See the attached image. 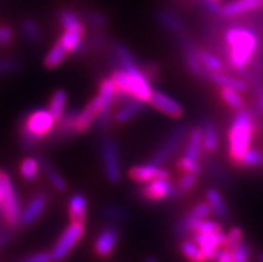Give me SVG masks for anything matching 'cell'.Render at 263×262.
<instances>
[{"label":"cell","mask_w":263,"mask_h":262,"mask_svg":"<svg viewBox=\"0 0 263 262\" xmlns=\"http://www.w3.org/2000/svg\"><path fill=\"white\" fill-rule=\"evenodd\" d=\"M0 190H2V199H0V218L4 225L16 229L20 225V201L16 194L12 179L6 171H0Z\"/></svg>","instance_id":"5"},{"label":"cell","mask_w":263,"mask_h":262,"mask_svg":"<svg viewBox=\"0 0 263 262\" xmlns=\"http://www.w3.org/2000/svg\"><path fill=\"white\" fill-rule=\"evenodd\" d=\"M144 74L147 75V78L150 80H154L155 78H157L158 75V67L154 66V64H150V66H147L146 68H144Z\"/></svg>","instance_id":"51"},{"label":"cell","mask_w":263,"mask_h":262,"mask_svg":"<svg viewBox=\"0 0 263 262\" xmlns=\"http://www.w3.org/2000/svg\"><path fill=\"white\" fill-rule=\"evenodd\" d=\"M189 133L190 131H189L187 125H180V126L175 127L170 133V135L167 136L163 143L160 145L159 149L154 153L151 162L160 165V166L164 165L179 150L182 143L186 139V136H189Z\"/></svg>","instance_id":"9"},{"label":"cell","mask_w":263,"mask_h":262,"mask_svg":"<svg viewBox=\"0 0 263 262\" xmlns=\"http://www.w3.org/2000/svg\"><path fill=\"white\" fill-rule=\"evenodd\" d=\"M84 234V225L80 222H71V225H68L66 228L62 236L59 237L58 242L53 246L52 254L53 261L60 262L63 261L68 254L71 253V250L78 245L82 237Z\"/></svg>","instance_id":"8"},{"label":"cell","mask_w":263,"mask_h":262,"mask_svg":"<svg viewBox=\"0 0 263 262\" xmlns=\"http://www.w3.org/2000/svg\"><path fill=\"white\" fill-rule=\"evenodd\" d=\"M203 150V131H202V127H194L189 133V141H187V146L183 155L178 161V169H180L184 173L198 176L202 171L199 158Z\"/></svg>","instance_id":"6"},{"label":"cell","mask_w":263,"mask_h":262,"mask_svg":"<svg viewBox=\"0 0 263 262\" xmlns=\"http://www.w3.org/2000/svg\"><path fill=\"white\" fill-rule=\"evenodd\" d=\"M140 196L146 201H163V199H177L180 197L177 186H174L168 178L154 179L143 183L140 187Z\"/></svg>","instance_id":"10"},{"label":"cell","mask_w":263,"mask_h":262,"mask_svg":"<svg viewBox=\"0 0 263 262\" xmlns=\"http://www.w3.org/2000/svg\"><path fill=\"white\" fill-rule=\"evenodd\" d=\"M200 3H202V6L209 12L213 13V15H220V11H222V6L223 4H220L217 0H200Z\"/></svg>","instance_id":"47"},{"label":"cell","mask_w":263,"mask_h":262,"mask_svg":"<svg viewBox=\"0 0 263 262\" xmlns=\"http://www.w3.org/2000/svg\"><path fill=\"white\" fill-rule=\"evenodd\" d=\"M100 155L103 163L104 176L107 181L112 185L120 182L122 178V166H120V155L117 142L110 136H103L100 141Z\"/></svg>","instance_id":"7"},{"label":"cell","mask_w":263,"mask_h":262,"mask_svg":"<svg viewBox=\"0 0 263 262\" xmlns=\"http://www.w3.org/2000/svg\"><path fill=\"white\" fill-rule=\"evenodd\" d=\"M217 262H234L233 261V257H231V252L227 249L223 250H219L217 256Z\"/></svg>","instance_id":"50"},{"label":"cell","mask_w":263,"mask_h":262,"mask_svg":"<svg viewBox=\"0 0 263 262\" xmlns=\"http://www.w3.org/2000/svg\"><path fill=\"white\" fill-rule=\"evenodd\" d=\"M23 63L17 58H0V75H10L22 70Z\"/></svg>","instance_id":"39"},{"label":"cell","mask_w":263,"mask_h":262,"mask_svg":"<svg viewBox=\"0 0 263 262\" xmlns=\"http://www.w3.org/2000/svg\"><path fill=\"white\" fill-rule=\"evenodd\" d=\"M78 110H68L64 111L63 116L59 120H57V125L53 127L51 136L52 139H66L70 138L73 134L77 133V118H78Z\"/></svg>","instance_id":"17"},{"label":"cell","mask_w":263,"mask_h":262,"mask_svg":"<svg viewBox=\"0 0 263 262\" xmlns=\"http://www.w3.org/2000/svg\"><path fill=\"white\" fill-rule=\"evenodd\" d=\"M68 213L71 222L84 223L87 216V198L82 193H77L71 196L68 202Z\"/></svg>","instance_id":"22"},{"label":"cell","mask_w":263,"mask_h":262,"mask_svg":"<svg viewBox=\"0 0 263 262\" xmlns=\"http://www.w3.org/2000/svg\"><path fill=\"white\" fill-rule=\"evenodd\" d=\"M198 176H195V174H190V173H186L184 174L182 178L179 179V182H178L177 185V189L178 191L180 193V196L182 194H186V193L190 191L191 189H193L194 186L197 185V178Z\"/></svg>","instance_id":"42"},{"label":"cell","mask_w":263,"mask_h":262,"mask_svg":"<svg viewBox=\"0 0 263 262\" xmlns=\"http://www.w3.org/2000/svg\"><path fill=\"white\" fill-rule=\"evenodd\" d=\"M58 20H59L60 26L64 28V31H75V32L84 35L83 22L72 10H68V8L60 10L58 13Z\"/></svg>","instance_id":"24"},{"label":"cell","mask_w":263,"mask_h":262,"mask_svg":"<svg viewBox=\"0 0 263 262\" xmlns=\"http://www.w3.org/2000/svg\"><path fill=\"white\" fill-rule=\"evenodd\" d=\"M202 131H203V147L207 153H213L218 149L219 145V136H218L217 129L214 123L210 120H204L202 125Z\"/></svg>","instance_id":"28"},{"label":"cell","mask_w":263,"mask_h":262,"mask_svg":"<svg viewBox=\"0 0 263 262\" xmlns=\"http://www.w3.org/2000/svg\"><path fill=\"white\" fill-rule=\"evenodd\" d=\"M40 162L36 158L28 156L20 163V174L26 181H35L39 176Z\"/></svg>","instance_id":"33"},{"label":"cell","mask_w":263,"mask_h":262,"mask_svg":"<svg viewBox=\"0 0 263 262\" xmlns=\"http://www.w3.org/2000/svg\"><path fill=\"white\" fill-rule=\"evenodd\" d=\"M206 166H207V170H209V173L211 174V176L214 177V178L217 179L218 182L223 183L226 182V173L223 171V169L218 165L215 161H211V160H207L206 161Z\"/></svg>","instance_id":"45"},{"label":"cell","mask_w":263,"mask_h":262,"mask_svg":"<svg viewBox=\"0 0 263 262\" xmlns=\"http://www.w3.org/2000/svg\"><path fill=\"white\" fill-rule=\"evenodd\" d=\"M217 2H219V0H217Z\"/></svg>","instance_id":"56"},{"label":"cell","mask_w":263,"mask_h":262,"mask_svg":"<svg viewBox=\"0 0 263 262\" xmlns=\"http://www.w3.org/2000/svg\"><path fill=\"white\" fill-rule=\"evenodd\" d=\"M198 55H199L200 63L203 64L206 71H222L223 70V63L218 57L203 48H198ZM204 71V73H206Z\"/></svg>","instance_id":"34"},{"label":"cell","mask_w":263,"mask_h":262,"mask_svg":"<svg viewBox=\"0 0 263 262\" xmlns=\"http://www.w3.org/2000/svg\"><path fill=\"white\" fill-rule=\"evenodd\" d=\"M144 262H158V259L155 258V257H147V258L144 259Z\"/></svg>","instance_id":"52"},{"label":"cell","mask_w":263,"mask_h":262,"mask_svg":"<svg viewBox=\"0 0 263 262\" xmlns=\"http://www.w3.org/2000/svg\"><path fill=\"white\" fill-rule=\"evenodd\" d=\"M193 233H215L222 232V226L215 221H210V219H197L194 222L193 228H191Z\"/></svg>","instance_id":"38"},{"label":"cell","mask_w":263,"mask_h":262,"mask_svg":"<svg viewBox=\"0 0 263 262\" xmlns=\"http://www.w3.org/2000/svg\"><path fill=\"white\" fill-rule=\"evenodd\" d=\"M2 246H3V242H2V238H0V248H2Z\"/></svg>","instance_id":"54"},{"label":"cell","mask_w":263,"mask_h":262,"mask_svg":"<svg viewBox=\"0 0 263 262\" xmlns=\"http://www.w3.org/2000/svg\"><path fill=\"white\" fill-rule=\"evenodd\" d=\"M263 7V0H233L230 3L223 4L220 16L223 18H237L247 12H253Z\"/></svg>","instance_id":"18"},{"label":"cell","mask_w":263,"mask_h":262,"mask_svg":"<svg viewBox=\"0 0 263 262\" xmlns=\"http://www.w3.org/2000/svg\"><path fill=\"white\" fill-rule=\"evenodd\" d=\"M39 162H40V167H42V170L44 171L47 179H48V182H50V185L52 186L53 189L59 193L66 191L67 182H66V179L60 176L59 171H58V170L55 169V167H53L47 160H43V158H42V160H39Z\"/></svg>","instance_id":"26"},{"label":"cell","mask_w":263,"mask_h":262,"mask_svg":"<svg viewBox=\"0 0 263 262\" xmlns=\"http://www.w3.org/2000/svg\"><path fill=\"white\" fill-rule=\"evenodd\" d=\"M250 246L247 245L245 241L239 243L238 246H235L233 250H231V257H233L234 262H249L250 261Z\"/></svg>","instance_id":"41"},{"label":"cell","mask_w":263,"mask_h":262,"mask_svg":"<svg viewBox=\"0 0 263 262\" xmlns=\"http://www.w3.org/2000/svg\"><path fill=\"white\" fill-rule=\"evenodd\" d=\"M254 87H255V93H257V103L258 109L260 110V113L263 114V82L260 79H255L253 78Z\"/></svg>","instance_id":"49"},{"label":"cell","mask_w":263,"mask_h":262,"mask_svg":"<svg viewBox=\"0 0 263 262\" xmlns=\"http://www.w3.org/2000/svg\"><path fill=\"white\" fill-rule=\"evenodd\" d=\"M118 241H119V232L115 226L108 225L102 229L99 236L95 239L93 250L99 257H108L117 248Z\"/></svg>","instance_id":"13"},{"label":"cell","mask_w":263,"mask_h":262,"mask_svg":"<svg viewBox=\"0 0 263 262\" xmlns=\"http://www.w3.org/2000/svg\"><path fill=\"white\" fill-rule=\"evenodd\" d=\"M226 249L230 250V252L243 241V233H242L240 228H233L229 232V234H226Z\"/></svg>","instance_id":"43"},{"label":"cell","mask_w":263,"mask_h":262,"mask_svg":"<svg viewBox=\"0 0 263 262\" xmlns=\"http://www.w3.org/2000/svg\"><path fill=\"white\" fill-rule=\"evenodd\" d=\"M220 96H222V99L224 100L227 106L231 107L233 110L238 111V110L243 109V98H242L238 90L231 89V87H220Z\"/></svg>","instance_id":"31"},{"label":"cell","mask_w":263,"mask_h":262,"mask_svg":"<svg viewBox=\"0 0 263 262\" xmlns=\"http://www.w3.org/2000/svg\"><path fill=\"white\" fill-rule=\"evenodd\" d=\"M226 234L215 233H194L193 241L199 246L207 261L215 259L222 246H226Z\"/></svg>","instance_id":"11"},{"label":"cell","mask_w":263,"mask_h":262,"mask_svg":"<svg viewBox=\"0 0 263 262\" xmlns=\"http://www.w3.org/2000/svg\"><path fill=\"white\" fill-rule=\"evenodd\" d=\"M258 262H263V252L258 254Z\"/></svg>","instance_id":"53"},{"label":"cell","mask_w":263,"mask_h":262,"mask_svg":"<svg viewBox=\"0 0 263 262\" xmlns=\"http://www.w3.org/2000/svg\"><path fill=\"white\" fill-rule=\"evenodd\" d=\"M204 77L209 78L214 84H217L219 87H231V89L238 90L239 93H245L247 90L246 80L231 77V75L223 73V71H206Z\"/></svg>","instance_id":"19"},{"label":"cell","mask_w":263,"mask_h":262,"mask_svg":"<svg viewBox=\"0 0 263 262\" xmlns=\"http://www.w3.org/2000/svg\"><path fill=\"white\" fill-rule=\"evenodd\" d=\"M157 19L164 28L170 30L171 32L178 35V37H182V35H186L187 33L186 26L183 24V22L175 13L171 12V11L159 10L157 13Z\"/></svg>","instance_id":"21"},{"label":"cell","mask_w":263,"mask_h":262,"mask_svg":"<svg viewBox=\"0 0 263 262\" xmlns=\"http://www.w3.org/2000/svg\"><path fill=\"white\" fill-rule=\"evenodd\" d=\"M22 32L31 44H37L42 39V32H40L39 26L32 19H24L22 22Z\"/></svg>","instance_id":"35"},{"label":"cell","mask_w":263,"mask_h":262,"mask_svg":"<svg viewBox=\"0 0 263 262\" xmlns=\"http://www.w3.org/2000/svg\"><path fill=\"white\" fill-rule=\"evenodd\" d=\"M227 44V58L234 70L245 71L255 58L259 47L258 33L247 27L237 26L224 35Z\"/></svg>","instance_id":"1"},{"label":"cell","mask_w":263,"mask_h":262,"mask_svg":"<svg viewBox=\"0 0 263 262\" xmlns=\"http://www.w3.org/2000/svg\"><path fill=\"white\" fill-rule=\"evenodd\" d=\"M107 43V37L106 33L102 30L93 31L90 37V46L92 50L95 51H102L106 47Z\"/></svg>","instance_id":"44"},{"label":"cell","mask_w":263,"mask_h":262,"mask_svg":"<svg viewBox=\"0 0 263 262\" xmlns=\"http://www.w3.org/2000/svg\"><path fill=\"white\" fill-rule=\"evenodd\" d=\"M48 193L40 191L37 193L36 196H33L28 205L24 207V210H22V216H20V223L24 226L32 225L40 216L42 213L46 209L47 202H48Z\"/></svg>","instance_id":"14"},{"label":"cell","mask_w":263,"mask_h":262,"mask_svg":"<svg viewBox=\"0 0 263 262\" xmlns=\"http://www.w3.org/2000/svg\"><path fill=\"white\" fill-rule=\"evenodd\" d=\"M102 213H103V216L106 217L108 221H111V222L122 223L126 222L127 218H128V213H127L122 206L114 205V203L104 206Z\"/></svg>","instance_id":"36"},{"label":"cell","mask_w":263,"mask_h":262,"mask_svg":"<svg viewBox=\"0 0 263 262\" xmlns=\"http://www.w3.org/2000/svg\"><path fill=\"white\" fill-rule=\"evenodd\" d=\"M112 53H114V57H115V60L119 63V68H122V70L127 71L138 67L137 60H135L133 53H131L130 48H128L126 44L120 43V42L114 43Z\"/></svg>","instance_id":"23"},{"label":"cell","mask_w":263,"mask_h":262,"mask_svg":"<svg viewBox=\"0 0 263 262\" xmlns=\"http://www.w3.org/2000/svg\"><path fill=\"white\" fill-rule=\"evenodd\" d=\"M67 54L68 53L66 51V48H64V47L58 42V43L55 44L50 51H48L46 58H44V66H46L47 68L52 70V68L59 66V64L66 59Z\"/></svg>","instance_id":"32"},{"label":"cell","mask_w":263,"mask_h":262,"mask_svg":"<svg viewBox=\"0 0 263 262\" xmlns=\"http://www.w3.org/2000/svg\"><path fill=\"white\" fill-rule=\"evenodd\" d=\"M207 203L210 205L211 210L218 218L227 219L229 218V209H227L224 199L217 189H210L206 193Z\"/></svg>","instance_id":"27"},{"label":"cell","mask_w":263,"mask_h":262,"mask_svg":"<svg viewBox=\"0 0 263 262\" xmlns=\"http://www.w3.org/2000/svg\"><path fill=\"white\" fill-rule=\"evenodd\" d=\"M82 33L75 32V31H64L59 38V42L62 46L66 48L68 54H77V55H83L86 53V43L83 42Z\"/></svg>","instance_id":"20"},{"label":"cell","mask_w":263,"mask_h":262,"mask_svg":"<svg viewBox=\"0 0 263 262\" xmlns=\"http://www.w3.org/2000/svg\"><path fill=\"white\" fill-rule=\"evenodd\" d=\"M150 104L155 107L158 111L166 114L167 116L174 118V119H178L183 115V107L180 106V103H178L174 98L166 95L162 91H153Z\"/></svg>","instance_id":"15"},{"label":"cell","mask_w":263,"mask_h":262,"mask_svg":"<svg viewBox=\"0 0 263 262\" xmlns=\"http://www.w3.org/2000/svg\"><path fill=\"white\" fill-rule=\"evenodd\" d=\"M263 163V154L260 153L259 150L255 149H249L245 153V155L242 156V161H240L239 165H243L247 167H257L260 166Z\"/></svg>","instance_id":"40"},{"label":"cell","mask_w":263,"mask_h":262,"mask_svg":"<svg viewBox=\"0 0 263 262\" xmlns=\"http://www.w3.org/2000/svg\"><path fill=\"white\" fill-rule=\"evenodd\" d=\"M0 199H2V190H0Z\"/></svg>","instance_id":"55"},{"label":"cell","mask_w":263,"mask_h":262,"mask_svg":"<svg viewBox=\"0 0 263 262\" xmlns=\"http://www.w3.org/2000/svg\"><path fill=\"white\" fill-rule=\"evenodd\" d=\"M255 129V115L253 111L247 109L238 110L229 130V154L238 165L245 153L250 149Z\"/></svg>","instance_id":"3"},{"label":"cell","mask_w":263,"mask_h":262,"mask_svg":"<svg viewBox=\"0 0 263 262\" xmlns=\"http://www.w3.org/2000/svg\"><path fill=\"white\" fill-rule=\"evenodd\" d=\"M20 262H55L51 252H39L31 256L24 257L23 259H20Z\"/></svg>","instance_id":"46"},{"label":"cell","mask_w":263,"mask_h":262,"mask_svg":"<svg viewBox=\"0 0 263 262\" xmlns=\"http://www.w3.org/2000/svg\"><path fill=\"white\" fill-rule=\"evenodd\" d=\"M66 103H67V93L64 90L59 89L52 94L50 99V104H48V110L53 115V118L59 120L63 116L64 111H66Z\"/></svg>","instance_id":"29"},{"label":"cell","mask_w":263,"mask_h":262,"mask_svg":"<svg viewBox=\"0 0 263 262\" xmlns=\"http://www.w3.org/2000/svg\"><path fill=\"white\" fill-rule=\"evenodd\" d=\"M128 174H130V178L133 181L139 183H147L150 181H154V179L170 178V171L168 170L154 162L133 166Z\"/></svg>","instance_id":"12"},{"label":"cell","mask_w":263,"mask_h":262,"mask_svg":"<svg viewBox=\"0 0 263 262\" xmlns=\"http://www.w3.org/2000/svg\"><path fill=\"white\" fill-rule=\"evenodd\" d=\"M12 42V30L8 26H0V46H7Z\"/></svg>","instance_id":"48"},{"label":"cell","mask_w":263,"mask_h":262,"mask_svg":"<svg viewBox=\"0 0 263 262\" xmlns=\"http://www.w3.org/2000/svg\"><path fill=\"white\" fill-rule=\"evenodd\" d=\"M83 18L87 23L90 24L91 27H93L95 30H103L104 27H107V24H108V19H107L106 15L99 12V11H95V10L84 11Z\"/></svg>","instance_id":"37"},{"label":"cell","mask_w":263,"mask_h":262,"mask_svg":"<svg viewBox=\"0 0 263 262\" xmlns=\"http://www.w3.org/2000/svg\"><path fill=\"white\" fill-rule=\"evenodd\" d=\"M180 38V43L183 48L184 58H186L187 68L191 74L197 75V77H204V67L200 63L199 55H198V47L194 44L193 40L189 38V35H182Z\"/></svg>","instance_id":"16"},{"label":"cell","mask_w":263,"mask_h":262,"mask_svg":"<svg viewBox=\"0 0 263 262\" xmlns=\"http://www.w3.org/2000/svg\"><path fill=\"white\" fill-rule=\"evenodd\" d=\"M144 103H142L138 99H130L124 102V104L118 110L117 113L114 114V120L119 125H123V123L131 120L135 115L139 114V111L142 110Z\"/></svg>","instance_id":"25"},{"label":"cell","mask_w":263,"mask_h":262,"mask_svg":"<svg viewBox=\"0 0 263 262\" xmlns=\"http://www.w3.org/2000/svg\"><path fill=\"white\" fill-rule=\"evenodd\" d=\"M55 125L57 119L48 109L33 110L27 114L20 127V145L23 150L33 149L40 139L52 133Z\"/></svg>","instance_id":"4"},{"label":"cell","mask_w":263,"mask_h":262,"mask_svg":"<svg viewBox=\"0 0 263 262\" xmlns=\"http://www.w3.org/2000/svg\"><path fill=\"white\" fill-rule=\"evenodd\" d=\"M111 79L118 89L117 99L123 98L126 102L138 99L142 103H150L154 91L150 83L151 80L139 66L127 71L117 68L111 75Z\"/></svg>","instance_id":"2"},{"label":"cell","mask_w":263,"mask_h":262,"mask_svg":"<svg viewBox=\"0 0 263 262\" xmlns=\"http://www.w3.org/2000/svg\"><path fill=\"white\" fill-rule=\"evenodd\" d=\"M180 252H182V254H183V256L191 262H206L207 261L206 257H204V254H203V252H202V249H200L197 243L194 242L193 239H191V241L186 239V241H183V242L180 243Z\"/></svg>","instance_id":"30"}]
</instances>
